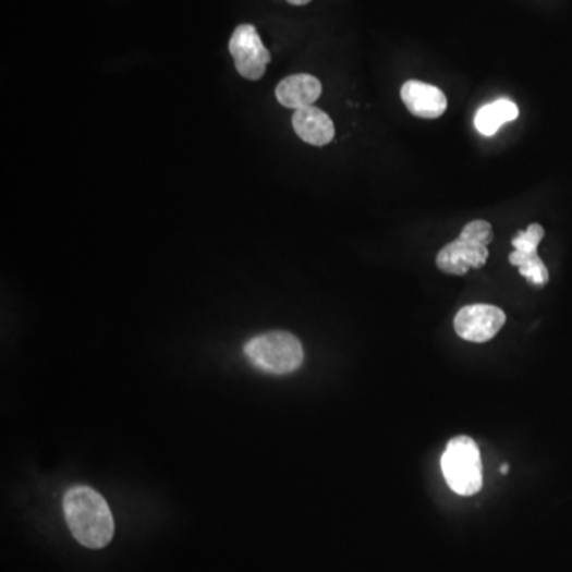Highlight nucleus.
I'll return each mask as SVG.
<instances>
[{"mask_svg":"<svg viewBox=\"0 0 572 572\" xmlns=\"http://www.w3.org/2000/svg\"><path fill=\"white\" fill-rule=\"evenodd\" d=\"M401 99L414 117L435 120L447 110V97L436 86L411 80L401 88Z\"/></svg>","mask_w":572,"mask_h":572,"instance_id":"nucleus-8","label":"nucleus"},{"mask_svg":"<svg viewBox=\"0 0 572 572\" xmlns=\"http://www.w3.org/2000/svg\"><path fill=\"white\" fill-rule=\"evenodd\" d=\"M229 53L234 59L239 75L247 80L261 78L270 62L269 50L263 45L261 37L253 24L235 27L229 40Z\"/></svg>","mask_w":572,"mask_h":572,"instance_id":"nucleus-5","label":"nucleus"},{"mask_svg":"<svg viewBox=\"0 0 572 572\" xmlns=\"http://www.w3.org/2000/svg\"><path fill=\"white\" fill-rule=\"evenodd\" d=\"M321 83L317 76L296 74L287 76L277 85V100L287 109L300 110L314 106L321 96Z\"/></svg>","mask_w":572,"mask_h":572,"instance_id":"nucleus-9","label":"nucleus"},{"mask_svg":"<svg viewBox=\"0 0 572 572\" xmlns=\"http://www.w3.org/2000/svg\"><path fill=\"white\" fill-rule=\"evenodd\" d=\"M248 363L261 373L285 376L304 362L303 343L287 331H270L250 339L244 346Z\"/></svg>","mask_w":572,"mask_h":572,"instance_id":"nucleus-2","label":"nucleus"},{"mask_svg":"<svg viewBox=\"0 0 572 572\" xmlns=\"http://www.w3.org/2000/svg\"><path fill=\"white\" fill-rule=\"evenodd\" d=\"M519 118V107L511 99H498L480 107L476 113V130L485 137L498 133L502 124L511 123Z\"/></svg>","mask_w":572,"mask_h":572,"instance_id":"nucleus-11","label":"nucleus"},{"mask_svg":"<svg viewBox=\"0 0 572 572\" xmlns=\"http://www.w3.org/2000/svg\"><path fill=\"white\" fill-rule=\"evenodd\" d=\"M494 239L491 224L484 220L471 221L460 238L450 242L438 253V267L450 276H464L471 267L478 269L487 263L488 244Z\"/></svg>","mask_w":572,"mask_h":572,"instance_id":"nucleus-3","label":"nucleus"},{"mask_svg":"<svg viewBox=\"0 0 572 572\" xmlns=\"http://www.w3.org/2000/svg\"><path fill=\"white\" fill-rule=\"evenodd\" d=\"M499 473L504 474V476H506V474L509 473V466H508V464H502V466H501V471H499Z\"/></svg>","mask_w":572,"mask_h":572,"instance_id":"nucleus-13","label":"nucleus"},{"mask_svg":"<svg viewBox=\"0 0 572 572\" xmlns=\"http://www.w3.org/2000/svg\"><path fill=\"white\" fill-rule=\"evenodd\" d=\"M544 228L540 224H530L525 231L515 235L512 245L514 252L509 256V263L519 267L520 273L533 285L543 287L549 282V270L537 255V247L544 239Z\"/></svg>","mask_w":572,"mask_h":572,"instance_id":"nucleus-7","label":"nucleus"},{"mask_svg":"<svg viewBox=\"0 0 572 572\" xmlns=\"http://www.w3.org/2000/svg\"><path fill=\"white\" fill-rule=\"evenodd\" d=\"M504 325V312L490 304L466 305L455 317L457 334L464 341L476 343L490 341Z\"/></svg>","mask_w":572,"mask_h":572,"instance_id":"nucleus-6","label":"nucleus"},{"mask_svg":"<svg viewBox=\"0 0 572 572\" xmlns=\"http://www.w3.org/2000/svg\"><path fill=\"white\" fill-rule=\"evenodd\" d=\"M288 3H291V5H307L308 2H312V0H287Z\"/></svg>","mask_w":572,"mask_h":572,"instance_id":"nucleus-12","label":"nucleus"},{"mask_svg":"<svg viewBox=\"0 0 572 572\" xmlns=\"http://www.w3.org/2000/svg\"><path fill=\"white\" fill-rule=\"evenodd\" d=\"M65 522L76 540L88 549L109 546L114 533V522L109 504L95 488L75 485L62 499Z\"/></svg>","mask_w":572,"mask_h":572,"instance_id":"nucleus-1","label":"nucleus"},{"mask_svg":"<svg viewBox=\"0 0 572 572\" xmlns=\"http://www.w3.org/2000/svg\"><path fill=\"white\" fill-rule=\"evenodd\" d=\"M440 470L449 487L460 496H473L482 488L480 450L473 439L458 436L447 443L440 458Z\"/></svg>","mask_w":572,"mask_h":572,"instance_id":"nucleus-4","label":"nucleus"},{"mask_svg":"<svg viewBox=\"0 0 572 572\" xmlns=\"http://www.w3.org/2000/svg\"><path fill=\"white\" fill-rule=\"evenodd\" d=\"M293 127L300 138L315 147H325L336 135L334 123L324 110L304 107L293 114Z\"/></svg>","mask_w":572,"mask_h":572,"instance_id":"nucleus-10","label":"nucleus"}]
</instances>
